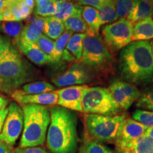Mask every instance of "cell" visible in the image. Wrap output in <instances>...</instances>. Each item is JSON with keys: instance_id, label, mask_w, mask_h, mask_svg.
Listing matches in <instances>:
<instances>
[{"instance_id": "1", "label": "cell", "mask_w": 153, "mask_h": 153, "mask_svg": "<svg viewBox=\"0 0 153 153\" xmlns=\"http://www.w3.org/2000/svg\"><path fill=\"white\" fill-rule=\"evenodd\" d=\"M118 70L123 81L146 86L153 82V57L150 41H133L120 51Z\"/></svg>"}, {"instance_id": "2", "label": "cell", "mask_w": 153, "mask_h": 153, "mask_svg": "<svg viewBox=\"0 0 153 153\" xmlns=\"http://www.w3.org/2000/svg\"><path fill=\"white\" fill-rule=\"evenodd\" d=\"M49 110L51 122L45 141L50 152L76 153L79 139L75 113L60 106H51Z\"/></svg>"}, {"instance_id": "3", "label": "cell", "mask_w": 153, "mask_h": 153, "mask_svg": "<svg viewBox=\"0 0 153 153\" xmlns=\"http://www.w3.org/2000/svg\"><path fill=\"white\" fill-rule=\"evenodd\" d=\"M24 112V127L20 148L43 145L51 122L50 110L46 106L26 104L22 106Z\"/></svg>"}, {"instance_id": "4", "label": "cell", "mask_w": 153, "mask_h": 153, "mask_svg": "<svg viewBox=\"0 0 153 153\" xmlns=\"http://www.w3.org/2000/svg\"><path fill=\"white\" fill-rule=\"evenodd\" d=\"M30 79L29 65L11 43L0 60V91L11 94Z\"/></svg>"}, {"instance_id": "5", "label": "cell", "mask_w": 153, "mask_h": 153, "mask_svg": "<svg viewBox=\"0 0 153 153\" xmlns=\"http://www.w3.org/2000/svg\"><path fill=\"white\" fill-rule=\"evenodd\" d=\"M79 62L94 76L108 77L115 72V60L102 39L87 36L83 41V51Z\"/></svg>"}, {"instance_id": "6", "label": "cell", "mask_w": 153, "mask_h": 153, "mask_svg": "<svg viewBox=\"0 0 153 153\" xmlns=\"http://www.w3.org/2000/svg\"><path fill=\"white\" fill-rule=\"evenodd\" d=\"M82 111L85 114H99L114 116L120 114L122 109L113 99L108 88L87 87L82 98Z\"/></svg>"}, {"instance_id": "7", "label": "cell", "mask_w": 153, "mask_h": 153, "mask_svg": "<svg viewBox=\"0 0 153 153\" xmlns=\"http://www.w3.org/2000/svg\"><path fill=\"white\" fill-rule=\"evenodd\" d=\"M126 118L125 114L114 116L85 114L84 122L91 138L101 143H107L114 140L118 127Z\"/></svg>"}, {"instance_id": "8", "label": "cell", "mask_w": 153, "mask_h": 153, "mask_svg": "<svg viewBox=\"0 0 153 153\" xmlns=\"http://www.w3.org/2000/svg\"><path fill=\"white\" fill-rule=\"evenodd\" d=\"M133 27V24L123 18L102 28L101 39L111 53H117L131 43Z\"/></svg>"}, {"instance_id": "9", "label": "cell", "mask_w": 153, "mask_h": 153, "mask_svg": "<svg viewBox=\"0 0 153 153\" xmlns=\"http://www.w3.org/2000/svg\"><path fill=\"white\" fill-rule=\"evenodd\" d=\"M3 128L0 133V140L12 147L20 136L24 127V112L20 105L11 102Z\"/></svg>"}, {"instance_id": "10", "label": "cell", "mask_w": 153, "mask_h": 153, "mask_svg": "<svg viewBox=\"0 0 153 153\" xmlns=\"http://www.w3.org/2000/svg\"><path fill=\"white\" fill-rule=\"evenodd\" d=\"M93 74L79 61L75 62L69 67L63 73L52 79L56 87H68L75 85H84L93 79Z\"/></svg>"}, {"instance_id": "11", "label": "cell", "mask_w": 153, "mask_h": 153, "mask_svg": "<svg viewBox=\"0 0 153 153\" xmlns=\"http://www.w3.org/2000/svg\"><path fill=\"white\" fill-rule=\"evenodd\" d=\"M35 0H4L0 22H22L28 19L35 8Z\"/></svg>"}, {"instance_id": "12", "label": "cell", "mask_w": 153, "mask_h": 153, "mask_svg": "<svg viewBox=\"0 0 153 153\" xmlns=\"http://www.w3.org/2000/svg\"><path fill=\"white\" fill-rule=\"evenodd\" d=\"M148 128L133 118H126L118 127L114 140L116 149L131 144L145 135Z\"/></svg>"}, {"instance_id": "13", "label": "cell", "mask_w": 153, "mask_h": 153, "mask_svg": "<svg viewBox=\"0 0 153 153\" xmlns=\"http://www.w3.org/2000/svg\"><path fill=\"white\" fill-rule=\"evenodd\" d=\"M45 18L38 16H30L19 38L13 42L16 48L35 43L43 33Z\"/></svg>"}, {"instance_id": "14", "label": "cell", "mask_w": 153, "mask_h": 153, "mask_svg": "<svg viewBox=\"0 0 153 153\" xmlns=\"http://www.w3.org/2000/svg\"><path fill=\"white\" fill-rule=\"evenodd\" d=\"M89 86L75 85L64 87L57 90L58 94L57 106L72 111L83 112L82 106V93Z\"/></svg>"}, {"instance_id": "15", "label": "cell", "mask_w": 153, "mask_h": 153, "mask_svg": "<svg viewBox=\"0 0 153 153\" xmlns=\"http://www.w3.org/2000/svg\"><path fill=\"white\" fill-rule=\"evenodd\" d=\"M11 95V97L20 104V106L26 104H38L53 106H56L58 100L57 90L41 94H27L23 92L22 89H16Z\"/></svg>"}, {"instance_id": "16", "label": "cell", "mask_w": 153, "mask_h": 153, "mask_svg": "<svg viewBox=\"0 0 153 153\" xmlns=\"http://www.w3.org/2000/svg\"><path fill=\"white\" fill-rule=\"evenodd\" d=\"M19 51L34 64L37 65H44L50 63H55L52 57L44 53L35 43L28 45L17 47Z\"/></svg>"}, {"instance_id": "17", "label": "cell", "mask_w": 153, "mask_h": 153, "mask_svg": "<svg viewBox=\"0 0 153 153\" xmlns=\"http://www.w3.org/2000/svg\"><path fill=\"white\" fill-rule=\"evenodd\" d=\"M153 39V19L149 16L133 24V41H149Z\"/></svg>"}, {"instance_id": "18", "label": "cell", "mask_w": 153, "mask_h": 153, "mask_svg": "<svg viewBox=\"0 0 153 153\" xmlns=\"http://www.w3.org/2000/svg\"><path fill=\"white\" fill-rule=\"evenodd\" d=\"M73 33L70 30L65 31L55 41V54L53 60L55 63L60 62V61H68L73 62L75 60L74 57L66 50L67 44Z\"/></svg>"}, {"instance_id": "19", "label": "cell", "mask_w": 153, "mask_h": 153, "mask_svg": "<svg viewBox=\"0 0 153 153\" xmlns=\"http://www.w3.org/2000/svg\"><path fill=\"white\" fill-rule=\"evenodd\" d=\"M153 12V0H136L133 10L127 17L132 24L152 16Z\"/></svg>"}, {"instance_id": "20", "label": "cell", "mask_w": 153, "mask_h": 153, "mask_svg": "<svg viewBox=\"0 0 153 153\" xmlns=\"http://www.w3.org/2000/svg\"><path fill=\"white\" fill-rule=\"evenodd\" d=\"M116 150V153H153V139L144 135L131 144Z\"/></svg>"}, {"instance_id": "21", "label": "cell", "mask_w": 153, "mask_h": 153, "mask_svg": "<svg viewBox=\"0 0 153 153\" xmlns=\"http://www.w3.org/2000/svg\"><path fill=\"white\" fill-rule=\"evenodd\" d=\"M82 17L87 25L91 36L99 37L101 24L98 10L91 7H82Z\"/></svg>"}, {"instance_id": "22", "label": "cell", "mask_w": 153, "mask_h": 153, "mask_svg": "<svg viewBox=\"0 0 153 153\" xmlns=\"http://www.w3.org/2000/svg\"><path fill=\"white\" fill-rule=\"evenodd\" d=\"M82 6L75 1H66L57 3L56 13L54 16L63 22L71 16L82 15Z\"/></svg>"}, {"instance_id": "23", "label": "cell", "mask_w": 153, "mask_h": 153, "mask_svg": "<svg viewBox=\"0 0 153 153\" xmlns=\"http://www.w3.org/2000/svg\"><path fill=\"white\" fill-rule=\"evenodd\" d=\"M65 31L64 23L55 16L45 17L44 22V35L52 40H57Z\"/></svg>"}, {"instance_id": "24", "label": "cell", "mask_w": 153, "mask_h": 153, "mask_svg": "<svg viewBox=\"0 0 153 153\" xmlns=\"http://www.w3.org/2000/svg\"><path fill=\"white\" fill-rule=\"evenodd\" d=\"M108 89L112 96L113 99L117 103V104L122 110L127 111L131 108L133 103L128 98L126 93L122 89L121 86L120 85L119 79L114 80L110 84Z\"/></svg>"}, {"instance_id": "25", "label": "cell", "mask_w": 153, "mask_h": 153, "mask_svg": "<svg viewBox=\"0 0 153 153\" xmlns=\"http://www.w3.org/2000/svg\"><path fill=\"white\" fill-rule=\"evenodd\" d=\"M97 10L101 25L111 24L118 19L114 0H106Z\"/></svg>"}, {"instance_id": "26", "label": "cell", "mask_w": 153, "mask_h": 153, "mask_svg": "<svg viewBox=\"0 0 153 153\" xmlns=\"http://www.w3.org/2000/svg\"><path fill=\"white\" fill-rule=\"evenodd\" d=\"M55 87L45 81H38L25 84L22 86V91L27 94H41L51 92L55 90Z\"/></svg>"}, {"instance_id": "27", "label": "cell", "mask_w": 153, "mask_h": 153, "mask_svg": "<svg viewBox=\"0 0 153 153\" xmlns=\"http://www.w3.org/2000/svg\"><path fill=\"white\" fill-rule=\"evenodd\" d=\"M63 23L66 30H70L72 33L76 32V33H84L88 36H91L89 28L82 17V15L70 17Z\"/></svg>"}, {"instance_id": "28", "label": "cell", "mask_w": 153, "mask_h": 153, "mask_svg": "<svg viewBox=\"0 0 153 153\" xmlns=\"http://www.w3.org/2000/svg\"><path fill=\"white\" fill-rule=\"evenodd\" d=\"M87 35L84 33L73 34L68 41L66 50L71 54L74 58L80 61L83 51V41Z\"/></svg>"}, {"instance_id": "29", "label": "cell", "mask_w": 153, "mask_h": 153, "mask_svg": "<svg viewBox=\"0 0 153 153\" xmlns=\"http://www.w3.org/2000/svg\"><path fill=\"white\" fill-rule=\"evenodd\" d=\"M79 153H114L111 149L91 137L85 138L79 149Z\"/></svg>"}, {"instance_id": "30", "label": "cell", "mask_w": 153, "mask_h": 153, "mask_svg": "<svg viewBox=\"0 0 153 153\" xmlns=\"http://www.w3.org/2000/svg\"><path fill=\"white\" fill-rule=\"evenodd\" d=\"M135 106L137 109L153 111V86L147 87L141 91L140 96L136 101Z\"/></svg>"}, {"instance_id": "31", "label": "cell", "mask_w": 153, "mask_h": 153, "mask_svg": "<svg viewBox=\"0 0 153 153\" xmlns=\"http://www.w3.org/2000/svg\"><path fill=\"white\" fill-rule=\"evenodd\" d=\"M24 27L22 22H2L0 24V30L2 33L12 38L14 42L19 36Z\"/></svg>"}, {"instance_id": "32", "label": "cell", "mask_w": 153, "mask_h": 153, "mask_svg": "<svg viewBox=\"0 0 153 153\" xmlns=\"http://www.w3.org/2000/svg\"><path fill=\"white\" fill-rule=\"evenodd\" d=\"M57 3L55 0H48L41 4L35 6L33 9L34 15L41 17L54 16L57 10Z\"/></svg>"}, {"instance_id": "33", "label": "cell", "mask_w": 153, "mask_h": 153, "mask_svg": "<svg viewBox=\"0 0 153 153\" xmlns=\"http://www.w3.org/2000/svg\"><path fill=\"white\" fill-rule=\"evenodd\" d=\"M136 0H114L118 19H126L133 10Z\"/></svg>"}, {"instance_id": "34", "label": "cell", "mask_w": 153, "mask_h": 153, "mask_svg": "<svg viewBox=\"0 0 153 153\" xmlns=\"http://www.w3.org/2000/svg\"><path fill=\"white\" fill-rule=\"evenodd\" d=\"M133 119L139 122L148 128L153 127V111L137 109L133 112Z\"/></svg>"}, {"instance_id": "35", "label": "cell", "mask_w": 153, "mask_h": 153, "mask_svg": "<svg viewBox=\"0 0 153 153\" xmlns=\"http://www.w3.org/2000/svg\"><path fill=\"white\" fill-rule=\"evenodd\" d=\"M35 44L44 53L52 57L53 60L55 54V41H53V40L42 34Z\"/></svg>"}, {"instance_id": "36", "label": "cell", "mask_w": 153, "mask_h": 153, "mask_svg": "<svg viewBox=\"0 0 153 153\" xmlns=\"http://www.w3.org/2000/svg\"><path fill=\"white\" fill-rule=\"evenodd\" d=\"M119 81L120 85L121 86L124 92L126 93V96L130 99V101L133 104L134 102H135L138 99L140 96L141 91H140L138 87L136 85H133V84L129 83V82L120 79H119Z\"/></svg>"}, {"instance_id": "37", "label": "cell", "mask_w": 153, "mask_h": 153, "mask_svg": "<svg viewBox=\"0 0 153 153\" xmlns=\"http://www.w3.org/2000/svg\"><path fill=\"white\" fill-rule=\"evenodd\" d=\"M14 153H51L43 147H28V148H19L14 150Z\"/></svg>"}, {"instance_id": "38", "label": "cell", "mask_w": 153, "mask_h": 153, "mask_svg": "<svg viewBox=\"0 0 153 153\" xmlns=\"http://www.w3.org/2000/svg\"><path fill=\"white\" fill-rule=\"evenodd\" d=\"M106 0H76V3L82 7H91L98 9Z\"/></svg>"}, {"instance_id": "39", "label": "cell", "mask_w": 153, "mask_h": 153, "mask_svg": "<svg viewBox=\"0 0 153 153\" xmlns=\"http://www.w3.org/2000/svg\"><path fill=\"white\" fill-rule=\"evenodd\" d=\"M11 42L7 38L0 36V60L2 58L3 55H4L7 48L10 45Z\"/></svg>"}, {"instance_id": "40", "label": "cell", "mask_w": 153, "mask_h": 153, "mask_svg": "<svg viewBox=\"0 0 153 153\" xmlns=\"http://www.w3.org/2000/svg\"><path fill=\"white\" fill-rule=\"evenodd\" d=\"M0 153H14L11 146L0 140Z\"/></svg>"}, {"instance_id": "41", "label": "cell", "mask_w": 153, "mask_h": 153, "mask_svg": "<svg viewBox=\"0 0 153 153\" xmlns=\"http://www.w3.org/2000/svg\"><path fill=\"white\" fill-rule=\"evenodd\" d=\"M8 108H5L0 111V133H1V130L3 128L4 123L5 119L7 118V114H8Z\"/></svg>"}, {"instance_id": "42", "label": "cell", "mask_w": 153, "mask_h": 153, "mask_svg": "<svg viewBox=\"0 0 153 153\" xmlns=\"http://www.w3.org/2000/svg\"><path fill=\"white\" fill-rule=\"evenodd\" d=\"M9 103V99L6 98L4 96L0 95V111L7 108V104Z\"/></svg>"}, {"instance_id": "43", "label": "cell", "mask_w": 153, "mask_h": 153, "mask_svg": "<svg viewBox=\"0 0 153 153\" xmlns=\"http://www.w3.org/2000/svg\"><path fill=\"white\" fill-rule=\"evenodd\" d=\"M145 135H148V136L150 137L151 138L153 139V127L150 128H148L147 130L146 133H145Z\"/></svg>"}, {"instance_id": "44", "label": "cell", "mask_w": 153, "mask_h": 153, "mask_svg": "<svg viewBox=\"0 0 153 153\" xmlns=\"http://www.w3.org/2000/svg\"><path fill=\"white\" fill-rule=\"evenodd\" d=\"M48 1V0H35V3H36V5H38V4H41L45 2V1Z\"/></svg>"}, {"instance_id": "45", "label": "cell", "mask_w": 153, "mask_h": 153, "mask_svg": "<svg viewBox=\"0 0 153 153\" xmlns=\"http://www.w3.org/2000/svg\"><path fill=\"white\" fill-rule=\"evenodd\" d=\"M57 3H60V2H63V1H70V0H55Z\"/></svg>"}, {"instance_id": "46", "label": "cell", "mask_w": 153, "mask_h": 153, "mask_svg": "<svg viewBox=\"0 0 153 153\" xmlns=\"http://www.w3.org/2000/svg\"><path fill=\"white\" fill-rule=\"evenodd\" d=\"M150 45H151V51H152V55L153 57V41L152 42H150Z\"/></svg>"}, {"instance_id": "47", "label": "cell", "mask_w": 153, "mask_h": 153, "mask_svg": "<svg viewBox=\"0 0 153 153\" xmlns=\"http://www.w3.org/2000/svg\"><path fill=\"white\" fill-rule=\"evenodd\" d=\"M3 1H4V0H0V9H1V7H2Z\"/></svg>"}, {"instance_id": "48", "label": "cell", "mask_w": 153, "mask_h": 153, "mask_svg": "<svg viewBox=\"0 0 153 153\" xmlns=\"http://www.w3.org/2000/svg\"><path fill=\"white\" fill-rule=\"evenodd\" d=\"M70 1H76V0H70Z\"/></svg>"}, {"instance_id": "49", "label": "cell", "mask_w": 153, "mask_h": 153, "mask_svg": "<svg viewBox=\"0 0 153 153\" xmlns=\"http://www.w3.org/2000/svg\"><path fill=\"white\" fill-rule=\"evenodd\" d=\"M152 18L153 19V12H152Z\"/></svg>"}, {"instance_id": "50", "label": "cell", "mask_w": 153, "mask_h": 153, "mask_svg": "<svg viewBox=\"0 0 153 153\" xmlns=\"http://www.w3.org/2000/svg\"><path fill=\"white\" fill-rule=\"evenodd\" d=\"M0 94H1V91H0Z\"/></svg>"}]
</instances>
